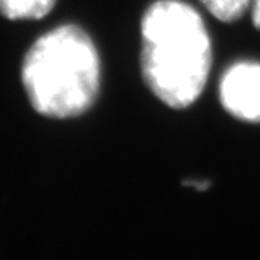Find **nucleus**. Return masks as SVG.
<instances>
[{
  "instance_id": "20e7f679",
  "label": "nucleus",
  "mask_w": 260,
  "mask_h": 260,
  "mask_svg": "<svg viewBox=\"0 0 260 260\" xmlns=\"http://www.w3.org/2000/svg\"><path fill=\"white\" fill-rule=\"evenodd\" d=\"M56 0H0V15L9 20H38L54 9Z\"/></svg>"
},
{
  "instance_id": "39448f33",
  "label": "nucleus",
  "mask_w": 260,
  "mask_h": 260,
  "mask_svg": "<svg viewBox=\"0 0 260 260\" xmlns=\"http://www.w3.org/2000/svg\"><path fill=\"white\" fill-rule=\"evenodd\" d=\"M201 3L221 22L239 20L251 6V0H201Z\"/></svg>"
},
{
  "instance_id": "7ed1b4c3",
  "label": "nucleus",
  "mask_w": 260,
  "mask_h": 260,
  "mask_svg": "<svg viewBox=\"0 0 260 260\" xmlns=\"http://www.w3.org/2000/svg\"><path fill=\"white\" fill-rule=\"evenodd\" d=\"M220 102L236 119L260 123V64L243 61L232 65L220 81Z\"/></svg>"
},
{
  "instance_id": "f03ea898",
  "label": "nucleus",
  "mask_w": 260,
  "mask_h": 260,
  "mask_svg": "<svg viewBox=\"0 0 260 260\" xmlns=\"http://www.w3.org/2000/svg\"><path fill=\"white\" fill-rule=\"evenodd\" d=\"M100 55L91 37L77 25L48 30L29 47L20 80L32 109L48 119H74L97 100Z\"/></svg>"
},
{
  "instance_id": "f257e3e1",
  "label": "nucleus",
  "mask_w": 260,
  "mask_h": 260,
  "mask_svg": "<svg viewBox=\"0 0 260 260\" xmlns=\"http://www.w3.org/2000/svg\"><path fill=\"white\" fill-rule=\"evenodd\" d=\"M142 74L160 102L189 107L204 91L211 70V41L204 20L179 0H158L142 19Z\"/></svg>"
},
{
  "instance_id": "423d86ee",
  "label": "nucleus",
  "mask_w": 260,
  "mask_h": 260,
  "mask_svg": "<svg viewBox=\"0 0 260 260\" xmlns=\"http://www.w3.org/2000/svg\"><path fill=\"white\" fill-rule=\"evenodd\" d=\"M251 19L253 25L260 29V0H251Z\"/></svg>"
}]
</instances>
